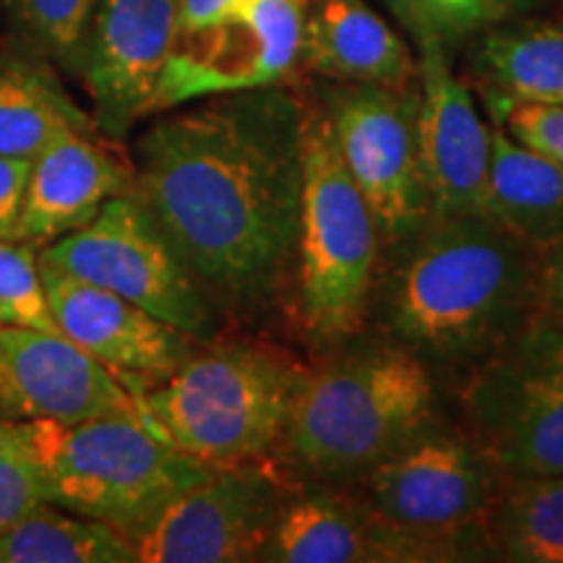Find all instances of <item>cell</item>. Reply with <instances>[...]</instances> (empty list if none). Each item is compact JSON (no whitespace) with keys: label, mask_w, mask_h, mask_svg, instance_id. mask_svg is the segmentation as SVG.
Listing matches in <instances>:
<instances>
[{"label":"cell","mask_w":563,"mask_h":563,"mask_svg":"<svg viewBox=\"0 0 563 563\" xmlns=\"http://www.w3.org/2000/svg\"><path fill=\"white\" fill-rule=\"evenodd\" d=\"M0 415L81 422L141 418L136 394L66 334L0 323Z\"/></svg>","instance_id":"cell-14"},{"label":"cell","mask_w":563,"mask_h":563,"mask_svg":"<svg viewBox=\"0 0 563 563\" xmlns=\"http://www.w3.org/2000/svg\"><path fill=\"white\" fill-rule=\"evenodd\" d=\"M0 323L63 334L47 300L40 256L32 243L0 241Z\"/></svg>","instance_id":"cell-27"},{"label":"cell","mask_w":563,"mask_h":563,"mask_svg":"<svg viewBox=\"0 0 563 563\" xmlns=\"http://www.w3.org/2000/svg\"><path fill=\"white\" fill-rule=\"evenodd\" d=\"M488 217L540 256L563 245V165L519 144L496 123Z\"/></svg>","instance_id":"cell-20"},{"label":"cell","mask_w":563,"mask_h":563,"mask_svg":"<svg viewBox=\"0 0 563 563\" xmlns=\"http://www.w3.org/2000/svg\"><path fill=\"white\" fill-rule=\"evenodd\" d=\"M485 538L493 559L563 563V473L504 475L485 519Z\"/></svg>","instance_id":"cell-23"},{"label":"cell","mask_w":563,"mask_h":563,"mask_svg":"<svg viewBox=\"0 0 563 563\" xmlns=\"http://www.w3.org/2000/svg\"><path fill=\"white\" fill-rule=\"evenodd\" d=\"M313 95L382 241L391 249L405 243L431 220L418 154V87L323 81Z\"/></svg>","instance_id":"cell-10"},{"label":"cell","mask_w":563,"mask_h":563,"mask_svg":"<svg viewBox=\"0 0 563 563\" xmlns=\"http://www.w3.org/2000/svg\"><path fill=\"white\" fill-rule=\"evenodd\" d=\"M493 123L519 144L563 165V104L485 100Z\"/></svg>","instance_id":"cell-29"},{"label":"cell","mask_w":563,"mask_h":563,"mask_svg":"<svg viewBox=\"0 0 563 563\" xmlns=\"http://www.w3.org/2000/svg\"><path fill=\"white\" fill-rule=\"evenodd\" d=\"M183 0H97L84 47L81 79L95 104V125L125 139L152 112L170 58Z\"/></svg>","instance_id":"cell-13"},{"label":"cell","mask_w":563,"mask_h":563,"mask_svg":"<svg viewBox=\"0 0 563 563\" xmlns=\"http://www.w3.org/2000/svg\"><path fill=\"white\" fill-rule=\"evenodd\" d=\"M272 462L214 467L131 534L139 563L258 561L279 511L295 496Z\"/></svg>","instance_id":"cell-11"},{"label":"cell","mask_w":563,"mask_h":563,"mask_svg":"<svg viewBox=\"0 0 563 563\" xmlns=\"http://www.w3.org/2000/svg\"><path fill=\"white\" fill-rule=\"evenodd\" d=\"M308 3L249 0L222 24L175 40L152 112L201 97L277 87L300 63Z\"/></svg>","instance_id":"cell-12"},{"label":"cell","mask_w":563,"mask_h":563,"mask_svg":"<svg viewBox=\"0 0 563 563\" xmlns=\"http://www.w3.org/2000/svg\"><path fill=\"white\" fill-rule=\"evenodd\" d=\"M0 563H139L115 527L40 501L0 532Z\"/></svg>","instance_id":"cell-24"},{"label":"cell","mask_w":563,"mask_h":563,"mask_svg":"<svg viewBox=\"0 0 563 563\" xmlns=\"http://www.w3.org/2000/svg\"><path fill=\"white\" fill-rule=\"evenodd\" d=\"M95 5L97 0H5L21 51L79 76Z\"/></svg>","instance_id":"cell-25"},{"label":"cell","mask_w":563,"mask_h":563,"mask_svg":"<svg viewBox=\"0 0 563 563\" xmlns=\"http://www.w3.org/2000/svg\"><path fill=\"white\" fill-rule=\"evenodd\" d=\"M30 173L32 159L0 154V241H16Z\"/></svg>","instance_id":"cell-30"},{"label":"cell","mask_w":563,"mask_h":563,"mask_svg":"<svg viewBox=\"0 0 563 563\" xmlns=\"http://www.w3.org/2000/svg\"><path fill=\"white\" fill-rule=\"evenodd\" d=\"M473 68L483 100L563 104V26L496 24L477 42Z\"/></svg>","instance_id":"cell-22"},{"label":"cell","mask_w":563,"mask_h":563,"mask_svg":"<svg viewBox=\"0 0 563 563\" xmlns=\"http://www.w3.org/2000/svg\"><path fill=\"white\" fill-rule=\"evenodd\" d=\"M462 410L467 435L501 475L563 473V321L530 319L481 357Z\"/></svg>","instance_id":"cell-8"},{"label":"cell","mask_w":563,"mask_h":563,"mask_svg":"<svg viewBox=\"0 0 563 563\" xmlns=\"http://www.w3.org/2000/svg\"><path fill=\"white\" fill-rule=\"evenodd\" d=\"M245 3H249V0H183L178 37H188V34L211 30V26L222 24V21H228L232 13L241 11Z\"/></svg>","instance_id":"cell-31"},{"label":"cell","mask_w":563,"mask_h":563,"mask_svg":"<svg viewBox=\"0 0 563 563\" xmlns=\"http://www.w3.org/2000/svg\"><path fill=\"white\" fill-rule=\"evenodd\" d=\"M394 249L378 308L391 340L426 363L481 361L532 319V251L490 217L428 220Z\"/></svg>","instance_id":"cell-2"},{"label":"cell","mask_w":563,"mask_h":563,"mask_svg":"<svg viewBox=\"0 0 563 563\" xmlns=\"http://www.w3.org/2000/svg\"><path fill=\"white\" fill-rule=\"evenodd\" d=\"M40 258L121 295L196 342H214L217 308L131 191L112 196L84 228L47 243Z\"/></svg>","instance_id":"cell-9"},{"label":"cell","mask_w":563,"mask_h":563,"mask_svg":"<svg viewBox=\"0 0 563 563\" xmlns=\"http://www.w3.org/2000/svg\"><path fill=\"white\" fill-rule=\"evenodd\" d=\"M382 235L352 183L327 115L302 102V196L295 251L298 313L308 340L336 347L363 329L376 292Z\"/></svg>","instance_id":"cell-6"},{"label":"cell","mask_w":563,"mask_h":563,"mask_svg":"<svg viewBox=\"0 0 563 563\" xmlns=\"http://www.w3.org/2000/svg\"><path fill=\"white\" fill-rule=\"evenodd\" d=\"M543 258L538 266V306L543 316L563 321V245L543 253Z\"/></svg>","instance_id":"cell-32"},{"label":"cell","mask_w":563,"mask_h":563,"mask_svg":"<svg viewBox=\"0 0 563 563\" xmlns=\"http://www.w3.org/2000/svg\"><path fill=\"white\" fill-rule=\"evenodd\" d=\"M418 154L431 220L488 217L493 125L439 45L418 47Z\"/></svg>","instance_id":"cell-15"},{"label":"cell","mask_w":563,"mask_h":563,"mask_svg":"<svg viewBox=\"0 0 563 563\" xmlns=\"http://www.w3.org/2000/svg\"><path fill=\"white\" fill-rule=\"evenodd\" d=\"M300 66L323 81L412 87L410 45L365 0H311L302 26Z\"/></svg>","instance_id":"cell-19"},{"label":"cell","mask_w":563,"mask_h":563,"mask_svg":"<svg viewBox=\"0 0 563 563\" xmlns=\"http://www.w3.org/2000/svg\"><path fill=\"white\" fill-rule=\"evenodd\" d=\"M42 501L37 473L16 420L0 415V532Z\"/></svg>","instance_id":"cell-28"},{"label":"cell","mask_w":563,"mask_h":563,"mask_svg":"<svg viewBox=\"0 0 563 563\" xmlns=\"http://www.w3.org/2000/svg\"><path fill=\"white\" fill-rule=\"evenodd\" d=\"M42 282L60 332L136 394L165 382L201 342L121 295L42 262Z\"/></svg>","instance_id":"cell-16"},{"label":"cell","mask_w":563,"mask_h":563,"mask_svg":"<svg viewBox=\"0 0 563 563\" xmlns=\"http://www.w3.org/2000/svg\"><path fill=\"white\" fill-rule=\"evenodd\" d=\"M131 194L217 311L262 313L295 277L302 100L282 84L217 95L136 141Z\"/></svg>","instance_id":"cell-1"},{"label":"cell","mask_w":563,"mask_h":563,"mask_svg":"<svg viewBox=\"0 0 563 563\" xmlns=\"http://www.w3.org/2000/svg\"><path fill=\"white\" fill-rule=\"evenodd\" d=\"M306 373L272 344L209 342L136 402L159 439L209 467L272 462Z\"/></svg>","instance_id":"cell-4"},{"label":"cell","mask_w":563,"mask_h":563,"mask_svg":"<svg viewBox=\"0 0 563 563\" xmlns=\"http://www.w3.org/2000/svg\"><path fill=\"white\" fill-rule=\"evenodd\" d=\"M439 422V394L422 357L397 342L355 344L308 371L282 454L313 485H350Z\"/></svg>","instance_id":"cell-3"},{"label":"cell","mask_w":563,"mask_h":563,"mask_svg":"<svg viewBox=\"0 0 563 563\" xmlns=\"http://www.w3.org/2000/svg\"><path fill=\"white\" fill-rule=\"evenodd\" d=\"M30 446L42 501L100 519L131 538L175 493L211 470L139 418L81 422L16 420Z\"/></svg>","instance_id":"cell-5"},{"label":"cell","mask_w":563,"mask_h":563,"mask_svg":"<svg viewBox=\"0 0 563 563\" xmlns=\"http://www.w3.org/2000/svg\"><path fill=\"white\" fill-rule=\"evenodd\" d=\"M133 175L95 139L66 131L32 159L16 241L53 243L87 224L112 196L129 194Z\"/></svg>","instance_id":"cell-18"},{"label":"cell","mask_w":563,"mask_h":563,"mask_svg":"<svg viewBox=\"0 0 563 563\" xmlns=\"http://www.w3.org/2000/svg\"><path fill=\"white\" fill-rule=\"evenodd\" d=\"M394 19L422 45L452 51L462 40L496 26L525 0H382Z\"/></svg>","instance_id":"cell-26"},{"label":"cell","mask_w":563,"mask_h":563,"mask_svg":"<svg viewBox=\"0 0 563 563\" xmlns=\"http://www.w3.org/2000/svg\"><path fill=\"white\" fill-rule=\"evenodd\" d=\"M66 131H97L63 91L45 58L24 53L0 60V154L34 159Z\"/></svg>","instance_id":"cell-21"},{"label":"cell","mask_w":563,"mask_h":563,"mask_svg":"<svg viewBox=\"0 0 563 563\" xmlns=\"http://www.w3.org/2000/svg\"><path fill=\"white\" fill-rule=\"evenodd\" d=\"M501 481L467 433L435 422L357 483L365 504L435 561H475L490 559L485 519Z\"/></svg>","instance_id":"cell-7"},{"label":"cell","mask_w":563,"mask_h":563,"mask_svg":"<svg viewBox=\"0 0 563 563\" xmlns=\"http://www.w3.org/2000/svg\"><path fill=\"white\" fill-rule=\"evenodd\" d=\"M258 561L264 563H431L433 553L397 532L361 493L316 485L279 511Z\"/></svg>","instance_id":"cell-17"}]
</instances>
